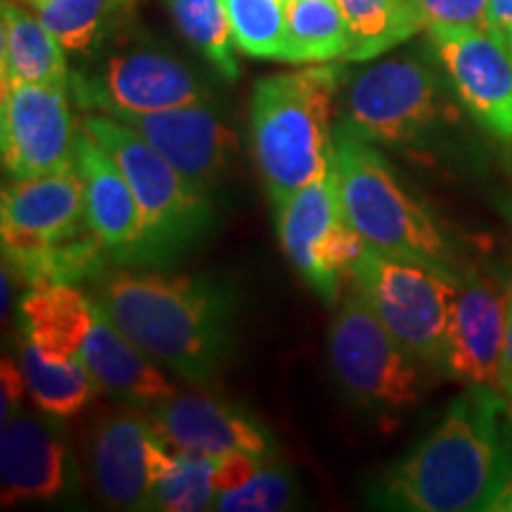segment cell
Masks as SVG:
<instances>
[{
	"label": "cell",
	"instance_id": "obj_1",
	"mask_svg": "<svg viewBox=\"0 0 512 512\" xmlns=\"http://www.w3.org/2000/svg\"><path fill=\"white\" fill-rule=\"evenodd\" d=\"M512 472L505 394L467 384L439 425L377 486V501L413 512L491 510Z\"/></svg>",
	"mask_w": 512,
	"mask_h": 512
},
{
	"label": "cell",
	"instance_id": "obj_2",
	"mask_svg": "<svg viewBox=\"0 0 512 512\" xmlns=\"http://www.w3.org/2000/svg\"><path fill=\"white\" fill-rule=\"evenodd\" d=\"M93 302L136 347L190 384H209L233 347L235 299L207 275L105 271Z\"/></svg>",
	"mask_w": 512,
	"mask_h": 512
},
{
	"label": "cell",
	"instance_id": "obj_3",
	"mask_svg": "<svg viewBox=\"0 0 512 512\" xmlns=\"http://www.w3.org/2000/svg\"><path fill=\"white\" fill-rule=\"evenodd\" d=\"M344 86L342 64H304L264 76L249 102L256 169L273 204L328 174L332 131Z\"/></svg>",
	"mask_w": 512,
	"mask_h": 512
},
{
	"label": "cell",
	"instance_id": "obj_4",
	"mask_svg": "<svg viewBox=\"0 0 512 512\" xmlns=\"http://www.w3.org/2000/svg\"><path fill=\"white\" fill-rule=\"evenodd\" d=\"M330 171L344 219L368 249L427 266L460 283L465 271L437 219L406 190L373 140L342 119L332 131Z\"/></svg>",
	"mask_w": 512,
	"mask_h": 512
},
{
	"label": "cell",
	"instance_id": "obj_5",
	"mask_svg": "<svg viewBox=\"0 0 512 512\" xmlns=\"http://www.w3.org/2000/svg\"><path fill=\"white\" fill-rule=\"evenodd\" d=\"M81 124L117 159L136 195L140 233L121 264L136 268L174 266L207 238L216 223L209 192L192 185L124 121L110 114H86Z\"/></svg>",
	"mask_w": 512,
	"mask_h": 512
},
{
	"label": "cell",
	"instance_id": "obj_6",
	"mask_svg": "<svg viewBox=\"0 0 512 512\" xmlns=\"http://www.w3.org/2000/svg\"><path fill=\"white\" fill-rule=\"evenodd\" d=\"M437 62L422 50H406L358 69L344 79L339 119L375 145H427L458 117Z\"/></svg>",
	"mask_w": 512,
	"mask_h": 512
},
{
	"label": "cell",
	"instance_id": "obj_7",
	"mask_svg": "<svg viewBox=\"0 0 512 512\" xmlns=\"http://www.w3.org/2000/svg\"><path fill=\"white\" fill-rule=\"evenodd\" d=\"M375 316L420 366L446 373V344L458 283L432 268L366 249L351 273Z\"/></svg>",
	"mask_w": 512,
	"mask_h": 512
},
{
	"label": "cell",
	"instance_id": "obj_8",
	"mask_svg": "<svg viewBox=\"0 0 512 512\" xmlns=\"http://www.w3.org/2000/svg\"><path fill=\"white\" fill-rule=\"evenodd\" d=\"M69 93L81 110L117 119L211 102L209 86L181 57L145 41L124 43L72 72Z\"/></svg>",
	"mask_w": 512,
	"mask_h": 512
},
{
	"label": "cell",
	"instance_id": "obj_9",
	"mask_svg": "<svg viewBox=\"0 0 512 512\" xmlns=\"http://www.w3.org/2000/svg\"><path fill=\"white\" fill-rule=\"evenodd\" d=\"M330 361L342 387L375 411H406L420 399V363L384 328L356 285L339 297Z\"/></svg>",
	"mask_w": 512,
	"mask_h": 512
},
{
	"label": "cell",
	"instance_id": "obj_10",
	"mask_svg": "<svg viewBox=\"0 0 512 512\" xmlns=\"http://www.w3.org/2000/svg\"><path fill=\"white\" fill-rule=\"evenodd\" d=\"M430 46L465 112L512 147V43L494 27H430Z\"/></svg>",
	"mask_w": 512,
	"mask_h": 512
},
{
	"label": "cell",
	"instance_id": "obj_11",
	"mask_svg": "<svg viewBox=\"0 0 512 512\" xmlns=\"http://www.w3.org/2000/svg\"><path fill=\"white\" fill-rule=\"evenodd\" d=\"M64 86L3 79L0 88V150L10 178H29L74 164L79 121Z\"/></svg>",
	"mask_w": 512,
	"mask_h": 512
},
{
	"label": "cell",
	"instance_id": "obj_12",
	"mask_svg": "<svg viewBox=\"0 0 512 512\" xmlns=\"http://www.w3.org/2000/svg\"><path fill=\"white\" fill-rule=\"evenodd\" d=\"M178 456L159 437L150 415L119 408L100 420L91 444L95 489L110 508L147 510L157 484L176 470Z\"/></svg>",
	"mask_w": 512,
	"mask_h": 512
},
{
	"label": "cell",
	"instance_id": "obj_13",
	"mask_svg": "<svg viewBox=\"0 0 512 512\" xmlns=\"http://www.w3.org/2000/svg\"><path fill=\"white\" fill-rule=\"evenodd\" d=\"M83 181L74 164L50 174L12 178L0 200L3 254L34 252L86 233Z\"/></svg>",
	"mask_w": 512,
	"mask_h": 512
},
{
	"label": "cell",
	"instance_id": "obj_14",
	"mask_svg": "<svg viewBox=\"0 0 512 512\" xmlns=\"http://www.w3.org/2000/svg\"><path fill=\"white\" fill-rule=\"evenodd\" d=\"M119 121L140 133L166 162L209 195L226 178L238 150V133L211 102L164 112L128 114Z\"/></svg>",
	"mask_w": 512,
	"mask_h": 512
},
{
	"label": "cell",
	"instance_id": "obj_15",
	"mask_svg": "<svg viewBox=\"0 0 512 512\" xmlns=\"http://www.w3.org/2000/svg\"><path fill=\"white\" fill-rule=\"evenodd\" d=\"M510 294L484 273H463L451 311L446 375L501 392V358Z\"/></svg>",
	"mask_w": 512,
	"mask_h": 512
},
{
	"label": "cell",
	"instance_id": "obj_16",
	"mask_svg": "<svg viewBox=\"0 0 512 512\" xmlns=\"http://www.w3.org/2000/svg\"><path fill=\"white\" fill-rule=\"evenodd\" d=\"M150 418L174 453L219 458L228 451H247L259 458H273V441L264 427L240 408L207 392H176L155 403Z\"/></svg>",
	"mask_w": 512,
	"mask_h": 512
},
{
	"label": "cell",
	"instance_id": "obj_17",
	"mask_svg": "<svg viewBox=\"0 0 512 512\" xmlns=\"http://www.w3.org/2000/svg\"><path fill=\"white\" fill-rule=\"evenodd\" d=\"M69 486V451L36 415L19 411L0 430V489L3 508L53 501Z\"/></svg>",
	"mask_w": 512,
	"mask_h": 512
},
{
	"label": "cell",
	"instance_id": "obj_18",
	"mask_svg": "<svg viewBox=\"0 0 512 512\" xmlns=\"http://www.w3.org/2000/svg\"><path fill=\"white\" fill-rule=\"evenodd\" d=\"M74 166L83 181L88 228L107 247L114 264H121L138 240L140 209L117 159L86 131L81 121L74 145Z\"/></svg>",
	"mask_w": 512,
	"mask_h": 512
},
{
	"label": "cell",
	"instance_id": "obj_19",
	"mask_svg": "<svg viewBox=\"0 0 512 512\" xmlns=\"http://www.w3.org/2000/svg\"><path fill=\"white\" fill-rule=\"evenodd\" d=\"M81 361L102 392L133 406H155L176 394V384L157 368L155 358L136 347L98 304L83 342Z\"/></svg>",
	"mask_w": 512,
	"mask_h": 512
},
{
	"label": "cell",
	"instance_id": "obj_20",
	"mask_svg": "<svg viewBox=\"0 0 512 512\" xmlns=\"http://www.w3.org/2000/svg\"><path fill=\"white\" fill-rule=\"evenodd\" d=\"M93 313V297L76 285H38L29 287L19 304V328L48 358L69 361L81 356Z\"/></svg>",
	"mask_w": 512,
	"mask_h": 512
},
{
	"label": "cell",
	"instance_id": "obj_21",
	"mask_svg": "<svg viewBox=\"0 0 512 512\" xmlns=\"http://www.w3.org/2000/svg\"><path fill=\"white\" fill-rule=\"evenodd\" d=\"M60 41L41 17L31 15L17 0L0 3V79L69 88L72 69Z\"/></svg>",
	"mask_w": 512,
	"mask_h": 512
},
{
	"label": "cell",
	"instance_id": "obj_22",
	"mask_svg": "<svg viewBox=\"0 0 512 512\" xmlns=\"http://www.w3.org/2000/svg\"><path fill=\"white\" fill-rule=\"evenodd\" d=\"M342 221V204H339L337 185L330 169L320 181L292 192L287 200L275 204V228H278L280 247L304 280L311 275L320 242Z\"/></svg>",
	"mask_w": 512,
	"mask_h": 512
},
{
	"label": "cell",
	"instance_id": "obj_23",
	"mask_svg": "<svg viewBox=\"0 0 512 512\" xmlns=\"http://www.w3.org/2000/svg\"><path fill=\"white\" fill-rule=\"evenodd\" d=\"M285 64H328L347 57L351 31L339 0H283Z\"/></svg>",
	"mask_w": 512,
	"mask_h": 512
},
{
	"label": "cell",
	"instance_id": "obj_24",
	"mask_svg": "<svg viewBox=\"0 0 512 512\" xmlns=\"http://www.w3.org/2000/svg\"><path fill=\"white\" fill-rule=\"evenodd\" d=\"M351 31L344 62H373L427 29L418 0H339Z\"/></svg>",
	"mask_w": 512,
	"mask_h": 512
},
{
	"label": "cell",
	"instance_id": "obj_25",
	"mask_svg": "<svg viewBox=\"0 0 512 512\" xmlns=\"http://www.w3.org/2000/svg\"><path fill=\"white\" fill-rule=\"evenodd\" d=\"M19 368L27 380L31 401L43 413L55 415V418H72L81 413L100 389L81 356L55 361L27 337L19 342Z\"/></svg>",
	"mask_w": 512,
	"mask_h": 512
},
{
	"label": "cell",
	"instance_id": "obj_26",
	"mask_svg": "<svg viewBox=\"0 0 512 512\" xmlns=\"http://www.w3.org/2000/svg\"><path fill=\"white\" fill-rule=\"evenodd\" d=\"M112 254L95 238L93 230L64 240L60 245L34 249V252L3 254V264L27 287L38 285H79L95 280L107 271Z\"/></svg>",
	"mask_w": 512,
	"mask_h": 512
},
{
	"label": "cell",
	"instance_id": "obj_27",
	"mask_svg": "<svg viewBox=\"0 0 512 512\" xmlns=\"http://www.w3.org/2000/svg\"><path fill=\"white\" fill-rule=\"evenodd\" d=\"M178 31L226 81L240 79L235 38L223 0H166Z\"/></svg>",
	"mask_w": 512,
	"mask_h": 512
},
{
	"label": "cell",
	"instance_id": "obj_28",
	"mask_svg": "<svg viewBox=\"0 0 512 512\" xmlns=\"http://www.w3.org/2000/svg\"><path fill=\"white\" fill-rule=\"evenodd\" d=\"M124 3L126 0H34L29 8L67 53L91 55L105 41L114 10Z\"/></svg>",
	"mask_w": 512,
	"mask_h": 512
},
{
	"label": "cell",
	"instance_id": "obj_29",
	"mask_svg": "<svg viewBox=\"0 0 512 512\" xmlns=\"http://www.w3.org/2000/svg\"><path fill=\"white\" fill-rule=\"evenodd\" d=\"M230 31L240 53L259 60L283 62L285 5L283 0H223Z\"/></svg>",
	"mask_w": 512,
	"mask_h": 512
},
{
	"label": "cell",
	"instance_id": "obj_30",
	"mask_svg": "<svg viewBox=\"0 0 512 512\" xmlns=\"http://www.w3.org/2000/svg\"><path fill=\"white\" fill-rule=\"evenodd\" d=\"M176 456V470L157 484L155 494H152L150 503H147V510L200 512L214 508L216 458L185 456V453H176Z\"/></svg>",
	"mask_w": 512,
	"mask_h": 512
},
{
	"label": "cell",
	"instance_id": "obj_31",
	"mask_svg": "<svg viewBox=\"0 0 512 512\" xmlns=\"http://www.w3.org/2000/svg\"><path fill=\"white\" fill-rule=\"evenodd\" d=\"M294 486L290 472L275 465V456L266 458L259 470L238 489L219 494L214 510L221 512H280L294 505Z\"/></svg>",
	"mask_w": 512,
	"mask_h": 512
},
{
	"label": "cell",
	"instance_id": "obj_32",
	"mask_svg": "<svg viewBox=\"0 0 512 512\" xmlns=\"http://www.w3.org/2000/svg\"><path fill=\"white\" fill-rule=\"evenodd\" d=\"M430 27H489V0H418Z\"/></svg>",
	"mask_w": 512,
	"mask_h": 512
},
{
	"label": "cell",
	"instance_id": "obj_33",
	"mask_svg": "<svg viewBox=\"0 0 512 512\" xmlns=\"http://www.w3.org/2000/svg\"><path fill=\"white\" fill-rule=\"evenodd\" d=\"M266 458L252 456L247 451H228L223 456L216 458L214 463V484H216V496L226 494V491L238 489L240 484H245L249 477L259 470V465Z\"/></svg>",
	"mask_w": 512,
	"mask_h": 512
},
{
	"label": "cell",
	"instance_id": "obj_34",
	"mask_svg": "<svg viewBox=\"0 0 512 512\" xmlns=\"http://www.w3.org/2000/svg\"><path fill=\"white\" fill-rule=\"evenodd\" d=\"M0 396H3V420L12 418V415L22 411V399L24 394L29 392L27 389V380H24L22 368L19 363L12 361L10 356H3V366H0Z\"/></svg>",
	"mask_w": 512,
	"mask_h": 512
},
{
	"label": "cell",
	"instance_id": "obj_35",
	"mask_svg": "<svg viewBox=\"0 0 512 512\" xmlns=\"http://www.w3.org/2000/svg\"><path fill=\"white\" fill-rule=\"evenodd\" d=\"M501 392L508 396L512 403V294L508 304V323H505V342L501 358Z\"/></svg>",
	"mask_w": 512,
	"mask_h": 512
},
{
	"label": "cell",
	"instance_id": "obj_36",
	"mask_svg": "<svg viewBox=\"0 0 512 512\" xmlns=\"http://www.w3.org/2000/svg\"><path fill=\"white\" fill-rule=\"evenodd\" d=\"M489 27L498 31L512 27V0H489Z\"/></svg>",
	"mask_w": 512,
	"mask_h": 512
},
{
	"label": "cell",
	"instance_id": "obj_37",
	"mask_svg": "<svg viewBox=\"0 0 512 512\" xmlns=\"http://www.w3.org/2000/svg\"><path fill=\"white\" fill-rule=\"evenodd\" d=\"M505 36H508V38H510V43H512V27H510L508 31H505Z\"/></svg>",
	"mask_w": 512,
	"mask_h": 512
},
{
	"label": "cell",
	"instance_id": "obj_38",
	"mask_svg": "<svg viewBox=\"0 0 512 512\" xmlns=\"http://www.w3.org/2000/svg\"><path fill=\"white\" fill-rule=\"evenodd\" d=\"M24 3H27V5H29V3H34V0H24Z\"/></svg>",
	"mask_w": 512,
	"mask_h": 512
},
{
	"label": "cell",
	"instance_id": "obj_39",
	"mask_svg": "<svg viewBox=\"0 0 512 512\" xmlns=\"http://www.w3.org/2000/svg\"><path fill=\"white\" fill-rule=\"evenodd\" d=\"M126 3H131V0H126Z\"/></svg>",
	"mask_w": 512,
	"mask_h": 512
}]
</instances>
